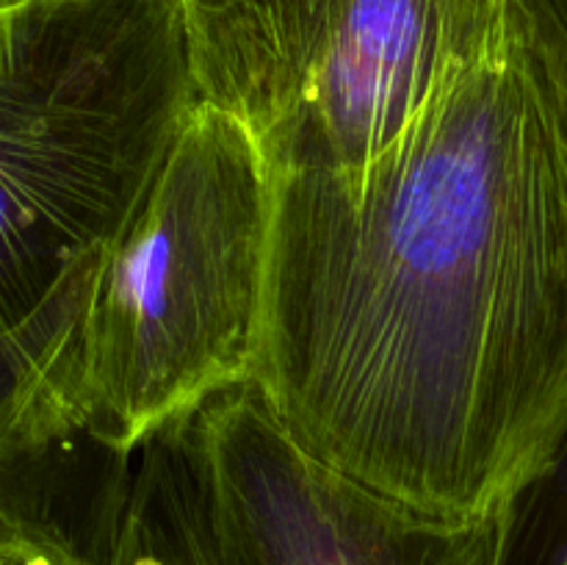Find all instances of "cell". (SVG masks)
<instances>
[{"mask_svg":"<svg viewBox=\"0 0 567 565\" xmlns=\"http://www.w3.org/2000/svg\"><path fill=\"white\" fill-rule=\"evenodd\" d=\"M255 388L319 460L498 513L567 424V161L518 33L369 166L271 188Z\"/></svg>","mask_w":567,"mask_h":565,"instance_id":"obj_1","label":"cell"},{"mask_svg":"<svg viewBox=\"0 0 567 565\" xmlns=\"http://www.w3.org/2000/svg\"><path fill=\"white\" fill-rule=\"evenodd\" d=\"M275 172L252 133L199 103L103 244L81 321L83 430L131 458L258 363Z\"/></svg>","mask_w":567,"mask_h":565,"instance_id":"obj_2","label":"cell"},{"mask_svg":"<svg viewBox=\"0 0 567 565\" xmlns=\"http://www.w3.org/2000/svg\"><path fill=\"white\" fill-rule=\"evenodd\" d=\"M197 105L177 0L0 17V327L120 230Z\"/></svg>","mask_w":567,"mask_h":565,"instance_id":"obj_3","label":"cell"},{"mask_svg":"<svg viewBox=\"0 0 567 565\" xmlns=\"http://www.w3.org/2000/svg\"><path fill=\"white\" fill-rule=\"evenodd\" d=\"M177 6L197 100L236 116L275 175L369 166L518 33V0Z\"/></svg>","mask_w":567,"mask_h":565,"instance_id":"obj_4","label":"cell"},{"mask_svg":"<svg viewBox=\"0 0 567 565\" xmlns=\"http://www.w3.org/2000/svg\"><path fill=\"white\" fill-rule=\"evenodd\" d=\"M203 565H496L502 513L441 518L310 454L255 382L164 427Z\"/></svg>","mask_w":567,"mask_h":565,"instance_id":"obj_5","label":"cell"},{"mask_svg":"<svg viewBox=\"0 0 567 565\" xmlns=\"http://www.w3.org/2000/svg\"><path fill=\"white\" fill-rule=\"evenodd\" d=\"M97 255L17 325L0 327V524L37 526L103 565L122 515L72 493L70 471L103 443L78 408L81 321Z\"/></svg>","mask_w":567,"mask_h":565,"instance_id":"obj_6","label":"cell"},{"mask_svg":"<svg viewBox=\"0 0 567 565\" xmlns=\"http://www.w3.org/2000/svg\"><path fill=\"white\" fill-rule=\"evenodd\" d=\"M103 565H203L188 535L164 427L133 452L131 491Z\"/></svg>","mask_w":567,"mask_h":565,"instance_id":"obj_7","label":"cell"},{"mask_svg":"<svg viewBox=\"0 0 567 565\" xmlns=\"http://www.w3.org/2000/svg\"><path fill=\"white\" fill-rule=\"evenodd\" d=\"M518 42L567 161V0H518Z\"/></svg>","mask_w":567,"mask_h":565,"instance_id":"obj_8","label":"cell"},{"mask_svg":"<svg viewBox=\"0 0 567 565\" xmlns=\"http://www.w3.org/2000/svg\"><path fill=\"white\" fill-rule=\"evenodd\" d=\"M0 565H89L53 532L37 526L0 524Z\"/></svg>","mask_w":567,"mask_h":565,"instance_id":"obj_9","label":"cell"}]
</instances>
